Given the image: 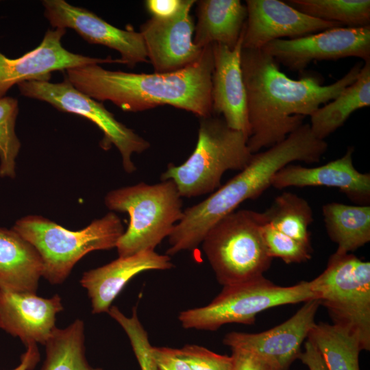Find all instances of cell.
<instances>
[{
    "label": "cell",
    "instance_id": "cell-1",
    "mask_svg": "<svg viewBox=\"0 0 370 370\" xmlns=\"http://www.w3.org/2000/svg\"><path fill=\"white\" fill-rule=\"evenodd\" d=\"M251 153L284 140L321 105L335 99L357 79L362 66L356 64L336 82L323 85L308 75L298 80L282 73L275 59L262 49L241 51Z\"/></svg>",
    "mask_w": 370,
    "mask_h": 370
},
{
    "label": "cell",
    "instance_id": "cell-2",
    "mask_svg": "<svg viewBox=\"0 0 370 370\" xmlns=\"http://www.w3.org/2000/svg\"><path fill=\"white\" fill-rule=\"evenodd\" d=\"M212 45L183 69L165 73L110 71L88 64L66 71L65 78L79 91L100 101H110L123 111L138 112L169 105L199 118L212 114Z\"/></svg>",
    "mask_w": 370,
    "mask_h": 370
},
{
    "label": "cell",
    "instance_id": "cell-3",
    "mask_svg": "<svg viewBox=\"0 0 370 370\" xmlns=\"http://www.w3.org/2000/svg\"><path fill=\"white\" fill-rule=\"evenodd\" d=\"M328 147L317 138L310 124H303L284 140L266 151L253 153L247 165L202 201L183 210L181 220L168 236L166 254L193 250L209 230L243 201L256 199L271 186L274 175L293 162H318Z\"/></svg>",
    "mask_w": 370,
    "mask_h": 370
},
{
    "label": "cell",
    "instance_id": "cell-4",
    "mask_svg": "<svg viewBox=\"0 0 370 370\" xmlns=\"http://www.w3.org/2000/svg\"><path fill=\"white\" fill-rule=\"evenodd\" d=\"M12 229L38 251L43 264L42 277L51 284L64 282L75 264L88 253L116 247L125 232L114 212L78 231L67 230L38 215L18 219Z\"/></svg>",
    "mask_w": 370,
    "mask_h": 370
},
{
    "label": "cell",
    "instance_id": "cell-5",
    "mask_svg": "<svg viewBox=\"0 0 370 370\" xmlns=\"http://www.w3.org/2000/svg\"><path fill=\"white\" fill-rule=\"evenodd\" d=\"M247 140L244 133L230 128L219 116L199 118L193 152L180 165L169 164L161 180H173L181 197L212 193L221 186L225 171H241L247 165L253 155Z\"/></svg>",
    "mask_w": 370,
    "mask_h": 370
},
{
    "label": "cell",
    "instance_id": "cell-6",
    "mask_svg": "<svg viewBox=\"0 0 370 370\" xmlns=\"http://www.w3.org/2000/svg\"><path fill=\"white\" fill-rule=\"evenodd\" d=\"M105 204L110 210L130 217L128 227L116 244L119 257L153 251L183 216L182 197L171 180L112 190L105 197Z\"/></svg>",
    "mask_w": 370,
    "mask_h": 370
},
{
    "label": "cell",
    "instance_id": "cell-7",
    "mask_svg": "<svg viewBox=\"0 0 370 370\" xmlns=\"http://www.w3.org/2000/svg\"><path fill=\"white\" fill-rule=\"evenodd\" d=\"M262 214L250 210H234L217 222L201 244L204 252L223 286L264 276L270 267L262 230Z\"/></svg>",
    "mask_w": 370,
    "mask_h": 370
},
{
    "label": "cell",
    "instance_id": "cell-8",
    "mask_svg": "<svg viewBox=\"0 0 370 370\" xmlns=\"http://www.w3.org/2000/svg\"><path fill=\"white\" fill-rule=\"evenodd\" d=\"M315 299L325 306L332 324L346 330L370 349V262L335 252L326 268L309 281Z\"/></svg>",
    "mask_w": 370,
    "mask_h": 370
},
{
    "label": "cell",
    "instance_id": "cell-9",
    "mask_svg": "<svg viewBox=\"0 0 370 370\" xmlns=\"http://www.w3.org/2000/svg\"><path fill=\"white\" fill-rule=\"evenodd\" d=\"M315 299L309 281L281 286L264 276L223 286L208 305L180 312L185 329L214 331L228 323L251 325L256 315L271 308Z\"/></svg>",
    "mask_w": 370,
    "mask_h": 370
},
{
    "label": "cell",
    "instance_id": "cell-10",
    "mask_svg": "<svg viewBox=\"0 0 370 370\" xmlns=\"http://www.w3.org/2000/svg\"><path fill=\"white\" fill-rule=\"evenodd\" d=\"M17 86L24 97L47 102L59 111L82 116L95 124L103 135L101 147L108 150L115 146L127 173L136 169L132 160V154L141 153L150 147L146 139L118 121L102 102L79 91L66 78L59 83L28 81Z\"/></svg>",
    "mask_w": 370,
    "mask_h": 370
},
{
    "label": "cell",
    "instance_id": "cell-11",
    "mask_svg": "<svg viewBox=\"0 0 370 370\" xmlns=\"http://www.w3.org/2000/svg\"><path fill=\"white\" fill-rule=\"evenodd\" d=\"M292 71H303L311 62L348 57L370 60V25L338 27L293 39L271 41L262 49Z\"/></svg>",
    "mask_w": 370,
    "mask_h": 370
},
{
    "label": "cell",
    "instance_id": "cell-12",
    "mask_svg": "<svg viewBox=\"0 0 370 370\" xmlns=\"http://www.w3.org/2000/svg\"><path fill=\"white\" fill-rule=\"evenodd\" d=\"M66 32L65 29H49L36 48L18 58H10L0 52V98L20 83L49 81L55 71L88 64H123L120 58H92L66 50L61 41Z\"/></svg>",
    "mask_w": 370,
    "mask_h": 370
},
{
    "label": "cell",
    "instance_id": "cell-13",
    "mask_svg": "<svg viewBox=\"0 0 370 370\" xmlns=\"http://www.w3.org/2000/svg\"><path fill=\"white\" fill-rule=\"evenodd\" d=\"M42 4L44 15L53 28L72 29L89 43L116 50L123 64L130 67L149 62L139 32L116 27L95 13L64 0H44Z\"/></svg>",
    "mask_w": 370,
    "mask_h": 370
},
{
    "label": "cell",
    "instance_id": "cell-14",
    "mask_svg": "<svg viewBox=\"0 0 370 370\" xmlns=\"http://www.w3.org/2000/svg\"><path fill=\"white\" fill-rule=\"evenodd\" d=\"M195 0H183L181 8L166 19L150 18L140 26L147 59L155 73L176 71L195 62L203 49L193 42L195 23L190 10Z\"/></svg>",
    "mask_w": 370,
    "mask_h": 370
},
{
    "label": "cell",
    "instance_id": "cell-15",
    "mask_svg": "<svg viewBox=\"0 0 370 370\" xmlns=\"http://www.w3.org/2000/svg\"><path fill=\"white\" fill-rule=\"evenodd\" d=\"M320 306L319 300L310 299L291 317L274 328L258 333L229 332L223 343L231 349L252 352L278 370H289L292 363L299 359L301 344L316 323L315 315Z\"/></svg>",
    "mask_w": 370,
    "mask_h": 370
},
{
    "label": "cell",
    "instance_id": "cell-16",
    "mask_svg": "<svg viewBox=\"0 0 370 370\" xmlns=\"http://www.w3.org/2000/svg\"><path fill=\"white\" fill-rule=\"evenodd\" d=\"M243 49H261L267 43L288 37L297 38L343 27L335 22L306 15L278 0H247Z\"/></svg>",
    "mask_w": 370,
    "mask_h": 370
},
{
    "label": "cell",
    "instance_id": "cell-17",
    "mask_svg": "<svg viewBox=\"0 0 370 370\" xmlns=\"http://www.w3.org/2000/svg\"><path fill=\"white\" fill-rule=\"evenodd\" d=\"M243 38V29L232 49L223 45L212 44L214 66L210 97L212 114L221 115L230 128L249 138L247 98L241 60Z\"/></svg>",
    "mask_w": 370,
    "mask_h": 370
},
{
    "label": "cell",
    "instance_id": "cell-18",
    "mask_svg": "<svg viewBox=\"0 0 370 370\" xmlns=\"http://www.w3.org/2000/svg\"><path fill=\"white\" fill-rule=\"evenodd\" d=\"M353 153L354 147H349L342 157L316 167L287 164L274 175L271 186L280 190L292 186L336 188L358 205L369 206L370 174L356 169Z\"/></svg>",
    "mask_w": 370,
    "mask_h": 370
},
{
    "label": "cell",
    "instance_id": "cell-19",
    "mask_svg": "<svg viewBox=\"0 0 370 370\" xmlns=\"http://www.w3.org/2000/svg\"><path fill=\"white\" fill-rule=\"evenodd\" d=\"M63 310L58 295L50 298L36 293L0 290L1 328L30 343L45 345L56 329V318Z\"/></svg>",
    "mask_w": 370,
    "mask_h": 370
},
{
    "label": "cell",
    "instance_id": "cell-20",
    "mask_svg": "<svg viewBox=\"0 0 370 370\" xmlns=\"http://www.w3.org/2000/svg\"><path fill=\"white\" fill-rule=\"evenodd\" d=\"M173 267L169 256L154 250L143 251L117 259L84 273L81 285L87 290L92 312H108L111 304L127 282L135 275L149 270Z\"/></svg>",
    "mask_w": 370,
    "mask_h": 370
},
{
    "label": "cell",
    "instance_id": "cell-21",
    "mask_svg": "<svg viewBox=\"0 0 370 370\" xmlns=\"http://www.w3.org/2000/svg\"><path fill=\"white\" fill-rule=\"evenodd\" d=\"M42 273L36 249L13 229L0 227V290L36 293Z\"/></svg>",
    "mask_w": 370,
    "mask_h": 370
},
{
    "label": "cell",
    "instance_id": "cell-22",
    "mask_svg": "<svg viewBox=\"0 0 370 370\" xmlns=\"http://www.w3.org/2000/svg\"><path fill=\"white\" fill-rule=\"evenodd\" d=\"M196 4L194 43L201 49L214 43L234 49L247 20L245 5L239 0H200Z\"/></svg>",
    "mask_w": 370,
    "mask_h": 370
},
{
    "label": "cell",
    "instance_id": "cell-23",
    "mask_svg": "<svg viewBox=\"0 0 370 370\" xmlns=\"http://www.w3.org/2000/svg\"><path fill=\"white\" fill-rule=\"evenodd\" d=\"M369 106L370 60H367L353 84L310 116L311 131L317 138L324 140L341 127L354 111Z\"/></svg>",
    "mask_w": 370,
    "mask_h": 370
},
{
    "label": "cell",
    "instance_id": "cell-24",
    "mask_svg": "<svg viewBox=\"0 0 370 370\" xmlns=\"http://www.w3.org/2000/svg\"><path fill=\"white\" fill-rule=\"evenodd\" d=\"M322 213L328 234L337 244L336 253L348 254L370 241V206L326 204Z\"/></svg>",
    "mask_w": 370,
    "mask_h": 370
},
{
    "label": "cell",
    "instance_id": "cell-25",
    "mask_svg": "<svg viewBox=\"0 0 370 370\" xmlns=\"http://www.w3.org/2000/svg\"><path fill=\"white\" fill-rule=\"evenodd\" d=\"M262 214L265 225L286 237L310 245L308 228L313 221V212L305 199L284 192Z\"/></svg>",
    "mask_w": 370,
    "mask_h": 370
},
{
    "label": "cell",
    "instance_id": "cell-26",
    "mask_svg": "<svg viewBox=\"0 0 370 370\" xmlns=\"http://www.w3.org/2000/svg\"><path fill=\"white\" fill-rule=\"evenodd\" d=\"M307 339L319 350L328 370H360L362 346L346 330L321 322L315 323Z\"/></svg>",
    "mask_w": 370,
    "mask_h": 370
},
{
    "label": "cell",
    "instance_id": "cell-27",
    "mask_svg": "<svg viewBox=\"0 0 370 370\" xmlns=\"http://www.w3.org/2000/svg\"><path fill=\"white\" fill-rule=\"evenodd\" d=\"M41 370H94L86 357L84 323L76 319L65 328H56L45 344Z\"/></svg>",
    "mask_w": 370,
    "mask_h": 370
},
{
    "label": "cell",
    "instance_id": "cell-28",
    "mask_svg": "<svg viewBox=\"0 0 370 370\" xmlns=\"http://www.w3.org/2000/svg\"><path fill=\"white\" fill-rule=\"evenodd\" d=\"M298 11L311 17L347 27L370 25L369 0H288Z\"/></svg>",
    "mask_w": 370,
    "mask_h": 370
},
{
    "label": "cell",
    "instance_id": "cell-29",
    "mask_svg": "<svg viewBox=\"0 0 370 370\" xmlns=\"http://www.w3.org/2000/svg\"><path fill=\"white\" fill-rule=\"evenodd\" d=\"M18 101L5 96L0 98V177L14 178L16 158L21 142L15 132L18 114Z\"/></svg>",
    "mask_w": 370,
    "mask_h": 370
},
{
    "label": "cell",
    "instance_id": "cell-30",
    "mask_svg": "<svg viewBox=\"0 0 370 370\" xmlns=\"http://www.w3.org/2000/svg\"><path fill=\"white\" fill-rule=\"evenodd\" d=\"M262 230L269 254L272 258H280L286 264L304 262L311 258V245L282 235L265 225L263 219Z\"/></svg>",
    "mask_w": 370,
    "mask_h": 370
},
{
    "label": "cell",
    "instance_id": "cell-31",
    "mask_svg": "<svg viewBox=\"0 0 370 370\" xmlns=\"http://www.w3.org/2000/svg\"><path fill=\"white\" fill-rule=\"evenodd\" d=\"M175 354L184 360L192 370H234V360L231 356L221 355L208 349L193 344H187Z\"/></svg>",
    "mask_w": 370,
    "mask_h": 370
},
{
    "label": "cell",
    "instance_id": "cell-32",
    "mask_svg": "<svg viewBox=\"0 0 370 370\" xmlns=\"http://www.w3.org/2000/svg\"><path fill=\"white\" fill-rule=\"evenodd\" d=\"M151 355L157 370H192L189 365L175 354L173 348L152 347Z\"/></svg>",
    "mask_w": 370,
    "mask_h": 370
},
{
    "label": "cell",
    "instance_id": "cell-33",
    "mask_svg": "<svg viewBox=\"0 0 370 370\" xmlns=\"http://www.w3.org/2000/svg\"><path fill=\"white\" fill-rule=\"evenodd\" d=\"M234 370H278L258 355L243 349H232Z\"/></svg>",
    "mask_w": 370,
    "mask_h": 370
},
{
    "label": "cell",
    "instance_id": "cell-34",
    "mask_svg": "<svg viewBox=\"0 0 370 370\" xmlns=\"http://www.w3.org/2000/svg\"><path fill=\"white\" fill-rule=\"evenodd\" d=\"M182 3L183 0H147L145 5L151 17L166 19L175 15Z\"/></svg>",
    "mask_w": 370,
    "mask_h": 370
},
{
    "label": "cell",
    "instance_id": "cell-35",
    "mask_svg": "<svg viewBox=\"0 0 370 370\" xmlns=\"http://www.w3.org/2000/svg\"><path fill=\"white\" fill-rule=\"evenodd\" d=\"M299 359L309 370H328L320 352L308 339L304 344V351L301 352Z\"/></svg>",
    "mask_w": 370,
    "mask_h": 370
},
{
    "label": "cell",
    "instance_id": "cell-36",
    "mask_svg": "<svg viewBox=\"0 0 370 370\" xmlns=\"http://www.w3.org/2000/svg\"><path fill=\"white\" fill-rule=\"evenodd\" d=\"M27 350L21 356V363L12 370H32L40 360L37 343H30L26 345Z\"/></svg>",
    "mask_w": 370,
    "mask_h": 370
},
{
    "label": "cell",
    "instance_id": "cell-37",
    "mask_svg": "<svg viewBox=\"0 0 370 370\" xmlns=\"http://www.w3.org/2000/svg\"><path fill=\"white\" fill-rule=\"evenodd\" d=\"M141 370H157L152 356L138 360Z\"/></svg>",
    "mask_w": 370,
    "mask_h": 370
},
{
    "label": "cell",
    "instance_id": "cell-38",
    "mask_svg": "<svg viewBox=\"0 0 370 370\" xmlns=\"http://www.w3.org/2000/svg\"><path fill=\"white\" fill-rule=\"evenodd\" d=\"M94 370H102V369L100 368H97V369H95Z\"/></svg>",
    "mask_w": 370,
    "mask_h": 370
},
{
    "label": "cell",
    "instance_id": "cell-39",
    "mask_svg": "<svg viewBox=\"0 0 370 370\" xmlns=\"http://www.w3.org/2000/svg\"><path fill=\"white\" fill-rule=\"evenodd\" d=\"M0 328H1V325H0Z\"/></svg>",
    "mask_w": 370,
    "mask_h": 370
}]
</instances>
